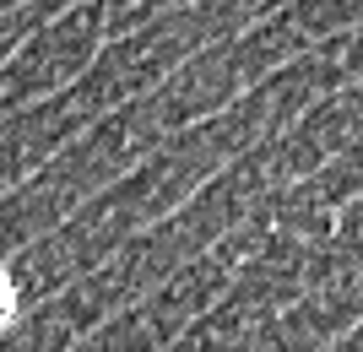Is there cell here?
<instances>
[{
  "mask_svg": "<svg viewBox=\"0 0 363 352\" xmlns=\"http://www.w3.org/2000/svg\"><path fill=\"white\" fill-rule=\"evenodd\" d=\"M11 314V288H6V276H0V320Z\"/></svg>",
  "mask_w": 363,
  "mask_h": 352,
  "instance_id": "1",
  "label": "cell"
}]
</instances>
